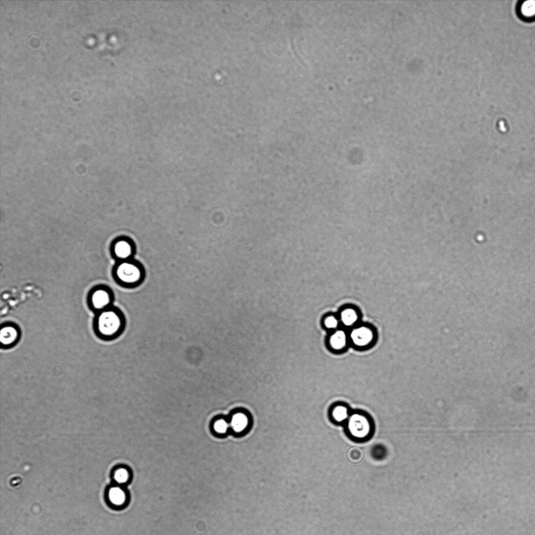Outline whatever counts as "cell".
Returning <instances> with one entry per match:
<instances>
[{"mask_svg":"<svg viewBox=\"0 0 535 535\" xmlns=\"http://www.w3.org/2000/svg\"><path fill=\"white\" fill-rule=\"evenodd\" d=\"M347 435L356 442H366L370 439L374 432V423L367 412L360 410H352L345 425Z\"/></svg>","mask_w":535,"mask_h":535,"instance_id":"cell-1","label":"cell"},{"mask_svg":"<svg viewBox=\"0 0 535 535\" xmlns=\"http://www.w3.org/2000/svg\"><path fill=\"white\" fill-rule=\"evenodd\" d=\"M114 276L124 287L135 288L143 282L145 278V271L140 261L132 259L118 261L114 266Z\"/></svg>","mask_w":535,"mask_h":535,"instance_id":"cell-2","label":"cell"},{"mask_svg":"<svg viewBox=\"0 0 535 535\" xmlns=\"http://www.w3.org/2000/svg\"><path fill=\"white\" fill-rule=\"evenodd\" d=\"M125 326V316L116 308H109L102 311L97 320L98 331L105 337L117 336L123 331Z\"/></svg>","mask_w":535,"mask_h":535,"instance_id":"cell-3","label":"cell"},{"mask_svg":"<svg viewBox=\"0 0 535 535\" xmlns=\"http://www.w3.org/2000/svg\"><path fill=\"white\" fill-rule=\"evenodd\" d=\"M348 331L350 347L356 350H369L377 341L376 331L368 324H357Z\"/></svg>","mask_w":535,"mask_h":535,"instance_id":"cell-4","label":"cell"},{"mask_svg":"<svg viewBox=\"0 0 535 535\" xmlns=\"http://www.w3.org/2000/svg\"><path fill=\"white\" fill-rule=\"evenodd\" d=\"M326 345L328 349L332 353H345L350 347L349 331L340 328L330 333L326 339Z\"/></svg>","mask_w":535,"mask_h":535,"instance_id":"cell-5","label":"cell"},{"mask_svg":"<svg viewBox=\"0 0 535 535\" xmlns=\"http://www.w3.org/2000/svg\"><path fill=\"white\" fill-rule=\"evenodd\" d=\"M112 255L118 261L134 259L136 253V246L130 238L123 236L114 241L111 247Z\"/></svg>","mask_w":535,"mask_h":535,"instance_id":"cell-6","label":"cell"},{"mask_svg":"<svg viewBox=\"0 0 535 535\" xmlns=\"http://www.w3.org/2000/svg\"><path fill=\"white\" fill-rule=\"evenodd\" d=\"M231 430L236 434L245 432L251 423V415L243 409L233 411L228 419Z\"/></svg>","mask_w":535,"mask_h":535,"instance_id":"cell-7","label":"cell"},{"mask_svg":"<svg viewBox=\"0 0 535 535\" xmlns=\"http://www.w3.org/2000/svg\"><path fill=\"white\" fill-rule=\"evenodd\" d=\"M352 410L345 403L337 402L330 407L329 417L334 424L344 426L347 423Z\"/></svg>","mask_w":535,"mask_h":535,"instance_id":"cell-8","label":"cell"},{"mask_svg":"<svg viewBox=\"0 0 535 535\" xmlns=\"http://www.w3.org/2000/svg\"><path fill=\"white\" fill-rule=\"evenodd\" d=\"M112 299V294L108 289L101 288L94 291L91 302L95 310L102 311L110 308Z\"/></svg>","mask_w":535,"mask_h":535,"instance_id":"cell-9","label":"cell"},{"mask_svg":"<svg viewBox=\"0 0 535 535\" xmlns=\"http://www.w3.org/2000/svg\"><path fill=\"white\" fill-rule=\"evenodd\" d=\"M339 319L344 329L350 330L357 325L359 315L354 310L347 309L341 312Z\"/></svg>","mask_w":535,"mask_h":535,"instance_id":"cell-10","label":"cell"},{"mask_svg":"<svg viewBox=\"0 0 535 535\" xmlns=\"http://www.w3.org/2000/svg\"><path fill=\"white\" fill-rule=\"evenodd\" d=\"M212 428L213 431L217 434L221 435L226 434L228 430L231 429L228 419L223 416L217 417L212 421Z\"/></svg>","mask_w":535,"mask_h":535,"instance_id":"cell-11","label":"cell"},{"mask_svg":"<svg viewBox=\"0 0 535 535\" xmlns=\"http://www.w3.org/2000/svg\"><path fill=\"white\" fill-rule=\"evenodd\" d=\"M109 499L113 505L122 506L126 502L127 496L125 492L122 488L114 487L109 490Z\"/></svg>","mask_w":535,"mask_h":535,"instance_id":"cell-12","label":"cell"},{"mask_svg":"<svg viewBox=\"0 0 535 535\" xmlns=\"http://www.w3.org/2000/svg\"><path fill=\"white\" fill-rule=\"evenodd\" d=\"M18 333L12 326H6L2 329L0 333V340L3 345H9L17 339Z\"/></svg>","mask_w":535,"mask_h":535,"instance_id":"cell-13","label":"cell"},{"mask_svg":"<svg viewBox=\"0 0 535 535\" xmlns=\"http://www.w3.org/2000/svg\"><path fill=\"white\" fill-rule=\"evenodd\" d=\"M388 454V451L385 445L377 444L373 446L371 450V455L375 460L382 461L385 459Z\"/></svg>","mask_w":535,"mask_h":535,"instance_id":"cell-14","label":"cell"},{"mask_svg":"<svg viewBox=\"0 0 535 535\" xmlns=\"http://www.w3.org/2000/svg\"><path fill=\"white\" fill-rule=\"evenodd\" d=\"M340 324L339 319L333 315L326 317L322 321L323 328L330 333L340 329Z\"/></svg>","mask_w":535,"mask_h":535,"instance_id":"cell-15","label":"cell"},{"mask_svg":"<svg viewBox=\"0 0 535 535\" xmlns=\"http://www.w3.org/2000/svg\"><path fill=\"white\" fill-rule=\"evenodd\" d=\"M522 15L526 17H531L535 15V1L528 0L523 3L521 7Z\"/></svg>","mask_w":535,"mask_h":535,"instance_id":"cell-16","label":"cell"},{"mask_svg":"<svg viewBox=\"0 0 535 535\" xmlns=\"http://www.w3.org/2000/svg\"><path fill=\"white\" fill-rule=\"evenodd\" d=\"M114 480L118 484L126 483L129 479V473L125 468H120L116 470L114 475Z\"/></svg>","mask_w":535,"mask_h":535,"instance_id":"cell-17","label":"cell"}]
</instances>
